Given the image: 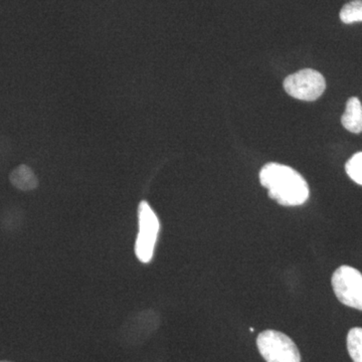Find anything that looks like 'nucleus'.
Returning a JSON list of instances; mask_svg holds the SVG:
<instances>
[{
    "label": "nucleus",
    "instance_id": "nucleus-12",
    "mask_svg": "<svg viewBox=\"0 0 362 362\" xmlns=\"http://www.w3.org/2000/svg\"><path fill=\"white\" fill-rule=\"evenodd\" d=\"M345 171L354 182L362 185V152H357L346 162Z\"/></svg>",
    "mask_w": 362,
    "mask_h": 362
},
{
    "label": "nucleus",
    "instance_id": "nucleus-15",
    "mask_svg": "<svg viewBox=\"0 0 362 362\" xmlns=\"http://www.w3.org/2000/svg\"><path fill=\"white\" fill-rule=\"evenodd\" d=\"M0 362H11V361H0Z\"/></svg>",
    "mask_w": 362,
    "mask_h": 362
},
{
    "label": "nucleus",
    "instance_id": "nucleus-7",
    "mask_svg": "<svg viewBox=\"0 0 362 362\" xmlns=\"http://www.w3.org/2000/svg\"><path fill=\"white\" fill-rule=\"evenodd\" d=\"M341 124L345 129L354 134L362 132V104L358 98L351 97L347 101Z\"/></svg>",
    "mask_w": 362,
    "mask_h": 362
},
{
    "label": "nucleus",
    "instance_id": "nucleus-10",
    "mask_svg": "<svg viewBox=\"0 0 362 362\" xmlns=\"http://www.w3.org/2000/svg\"><path fill=\"white\" fill-rule=\"evenodd\" d=\"M339 18L345 25L362 23V0H354L345 4L340 11Z\"/></svg>",
    "mask_w": 362,
    "mask_h": 362
},
{
    "label": "nucleus",
    "instance_id": "nucleus-9",
    "mask_svg": "<svg viewBox=\"0 0 362 362\" xmlns=\"http://www.w3.org/2000/svg\"><path fill=\"white\" fill-rule=\"evenodd\" d=\"M25 221V214L20 207L11 206L4 209L0 218L2 230L6 233H14L20 230Z\"/></svg>",
    "mask_w": 362,
    "mask_h": 362
},
{
    "label": "nucleus",
    "instance_id": "nucleus-13",
    "mask_svg": "<svg viewBox=\"0 0 362 362\" xmlns=\"http://www.w3.org/2000/svg\"><path fill=\"white\" fill-rule=\"evenodd\" d=\"M11 152V145L8 138L0 135V168L8 160Z\"/></svg>",
    "mask_w": 362,
    "mask_h": 362
},
{
    "label": "nucleus",
    "instance_id": "nucleus-14",
    "mask_svg": "<svg viewBox=\"0 0 362 362\" xmlns=\"http://www.w3.org/2000/svg\"><path fill=\"white\" fill-rule=\"evenodd\" d=\"M254 328H250V331H251V332H254Z\"/></svg>",
    "mask_w": 362,
    "mask_h": 362
},
{
    "label": "nucleus",
    "instance_id": "nucleus-6",
    "mask_svg": "<svg viewBox=\"0 0 362 362\" xmlns=\"http://www.w3.org/2000/svg\"><path fill=\"white\" fill-rule=\"evenodd\" d=\"M156 312L146 310L130 316L119 330V341L125 347H137L151 337L158 327Z\"/></svg>",
    "mask_w": 362,
    "mask_h": 362
},
{
    "label": "nucleus",
    "instance_id": "nucleus-1",
    "mask_svg": "<svg viewBox=\"0 0 362 362\" xmlns=\"http://www.w3.org/2000/svg\"><path fill=\"white\" fill-rule=\"evenodd\" d=\"M259 182L268 188L270 199L283 206H302L310 194L303 176L283 164H266L259 173Z\"/></svg>",
    "mask_w": 362,
    "mask_h": 362
},
{
    "label": "nucleus",
    "instance_id": "nucleus-8",
    "mask_svg": "<svg viewBox=\"0 0 362 362\" xmlns=\"http://www.w3.org/2000/svg\"><path fill=\"white\" fill-rule=\"evenodd\" d=\"M9 181L16 189L21 192H32L39 187V180L30 166L21 164L11 171Z\"/></svg>",
    "mask_w": 362,
    "mask_h": 362
},
{
    "label": "nucleus",
    "instance_id": "nucleus-2",
    "mask_svg": "<svg viewBox=\"0 0 362 362\" xmlns=\"http://www.w3.org/2000/svg\"><path fill=\"white\" fill-rule=\"evenodd\" d=\"M139 232L135 242V255L143 264L153 259L154 249L160 230V221L148 202L142 201L138 206Z\"/></svg>",
    "mask_w": 362,
    "mask_h": 362
},
{
    "label": "nucleus",
    "instance_id": "nucleus-3",
    "mask_svg": "<svg viewBox=\"0 0 362 362\" xmlns=\"http://www.w3.org/2000/svg\"><path fill=\"white\" fill-rule=\"evenodd\" d=\"M257 346L267 362H301L294 341L276 330H266L257 338Z\"/></svg>",
    "mask_w": 362,
    "mask_h": 362
},
{
    "label": "nucleus",
    "instance_id": "nucleus-11",
    "mask_svg": "<svg viewBox=\"0 0 362 362\" xmlns=\"http://www.w3.org/2000/svg\"><path fill=\"white\" fill-rule=\"evenodd\" d=\"M347 350L354 362H362V328L356 327L347 334Z\"/></svg>",
    "mask_w": 362,
    "mask_h": 362
},
{
    "label": "nucleus",
    "instance_id": "nucleus-5",
    "mask_svg": "<svg viewBox=\"0 0 362 362\" xmlns=\"http://www.w3.org/2000/svg\"><path fill=\"white\" fill-rule=\"evenodd\" d=\"M283 85L288 95L307 102L316 101L326 89L325 78L312 69H305L288 76Z\"/></svg>",
    "mask_w": 362,
    "mask_h": 362
},
{
    "label": "nucleus",
    "instance_id": "nucleus-4",
    "mask_svg": "<svg viewBox=\"0 0 362 362\" xmlns=\"http://www.w3.org/2000/svg\"><path fill=\"white\" fill-rule=\"evenodd\" d=\"M333 291L345 306L362 311V274L356 268L341 266L331 279Z\"/></svg>",
    "mask_w": 362,
    "mask_h": 362
}]
</instances>
